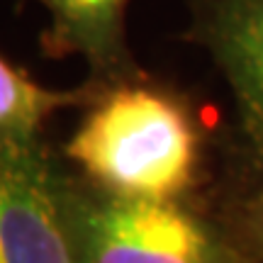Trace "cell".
I'll list each match as a JSON object with an SVG mask.
<instances>
[{
  "label": "cell",
  "mask_w": 263,
  "mask_h": 263,
  "mask_svg": "<svg viewBox=\"0 0 263 263\" xmlns=\"http://www.w3.org/2000/svg\"><path fill=\"white\" fill-rule=\"evenodd\" d=\"M202 151V132L190 105L144 73L98 90L64 146L66 159L88 183L156 200L190 195Z\"/></svg>",
  "instance_id": "6da1fadb"
},
{
  "label": "cell",
  "mask_w": 263,
  "mask_h": 263,
  "mask_svg": "<svg viewBox=\"0 0 263 263\" xmlns=\"http://www.w3.org/2000/svg\"><path fill=\"white\" fill-rule=\"evenodd\" d=\"M78 263H258L222 215L188 197H129L64 176Z\"/></svg>",
  "instance_id": "7a4b0ae2"
},
{
  "label": "cell",
  "mask_w": 263,
  "mask_h": 263,
  "mask_svg": "<svg viewBox=\"0 0 263 263\" xmlns=\"http://www.w3.org/2000/svg\"><path fill=\"white\" fill-rule=\"evenodd\" d=\"M64 176L44 144L0 151V263H78Z\"/></svg>",
  "instance_id": "3957f363"
},
{
  "label": "cell",
  "mask_w": 263,
  "mask_h": 263,
  "mask_svg": "<svg viewBox=\"0 0 263 263\" xmlns=\"http://www.w3.org/2000/svg\"><path fill=\"white\" fill-rule=\"evenodd\" d=\"M188 34L232 95L249 161L263 163V0H190Z\"/></svg>",
  "instance_id": "277c9868"
},
{
  "label": "cell",
  "mask_w": 263,
  "mask_h": 263,
  "mask_svg": "<svg viewBox=\"0 0 263 263\" xmlns=\"http://www.w3.org/2000/svg\"><path fill=\"white\" fill-rule=\"evenodd\" d=\"M49 15L42 49L51 59L78 57L88 66L85 83L103 90L139 76L127 44L129 0H37Z\"/></svg>",
  "instance_id": "5b68a950"
},
{
  "label": "cell",
  "mask_w": 263,
  "mask_h": 263,
  "mask_svg": "<svg viewBox=\"0 0 263 263\" xmlns=\"http://www.w3.org/2000/svg\"><path fill=\"white\" fill-rule=\"evenodd\" d=\"M95 95L98 88L88 83L68 90L47 88L0 57V151L42 144V129L51 115L66 107H88Z\"/></svg>",
  "instance_id": "8992f818"
},
{
  "label": "cell",
  "mask_w": 263,
  "mask_h": 263,
  "mask_svg": "<svg viewBox=\"0 0 263 263\" xmlns=\"http://www.w3.org/2000/svg\"><path fill=\"white\" fill-rule=\"evenodd\" d=\"M249 168L246 185L222 210V217L241 239L246 251L263 263V163L249 161Z\"/></svg>",
  "instance_id": "52a82bcc"
}]
</instances>
